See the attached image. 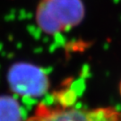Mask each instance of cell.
<instances>
[{
    "mask_svg": "<svg viewBox=\"0 0 121 121\" xmlns=\"http://www.w3.org/2000/svg\"><path fill=\"white\" fill-rule=\"evenodd\" d=\"M86 15L83 0H39L34 20L43 33L56 36L77 27Z\"/></svg>",
    "mask_w": 121,
    "mask_h": 121,
    "instance_id": "obj_1",
    "label": "cell"
},
{
    "mask_svg": "<svg viewBox=\"0 0 121 121\" xmlns=\"http://www.w3.org/2000/svg\"><path fill=\"white\" fill-rule=\"evenodd\" d=\"M36 114L41 121H121V113L112 107L86 109L76 107L38 106Z\"/></svg>",
    "mask_w": 121,
    "mask_h": 121,
    "instance_id": "obj_2",
    "label": "cell"
},
{
    "mask_svg": "<svg viewBox=\"0 0 121 121\" xmlns=\"http://www.w3.org/2000/svg\"><path fill=\"white\" fill-rule=\"evenodd\" d=\"M8 82L11 88L18 94L39 97L48 88L46 73L31 64H16L9 70Z\"/></svg>",
    "mask_w": 121,
    "mask_h": 121,
    "instance_id": "obj_3",
    "label": "cell"
},
{
    "mask_svg": "<svg viewBox=\"0 0 121 121\" xmlns=\"http://www.w3.org/2000/svg\"><path fill=\"white\" fill-rule=\"evenodd\" d=\"M0 121H22L21 107L10 96H0Z\"/></svg>",
    "mask_w": 121,
    "mask_h": 121,
    "instance_id": "obj_4",
    "label": "cell"
},
{
    "mask_svg": "<svg viewBox=\"0 0 121 121\" xmlns=\"http://www.w3.org/2000/svg\"><path fill=\"white\" fill-rule=\"evenodd\" d=\"M22 121H41V119L39 118V117L36 114V113H34L33 116L28 117L27 119H24V120H22Z\"/></svg>",
    "mask_w": 121,
    "mask_h": 121,
    "instance_id": "obj_5",
    "label": "cell"
},
{
    "mask_svg": "<svg viewBox=\"0 0 121 121\" xmlns=\"http://www.w3.org/2000/svg\"><path fill=\"white\" fill-rule=\"evenodd\" d=\"M119 93H120L121 95V80H120V82H119Z\"/></svg>",
    "mask_w": 121,
    "mask_h": 121,
    "instance_id": "obj_6",
    "label": "cell"
}]
</instances>
